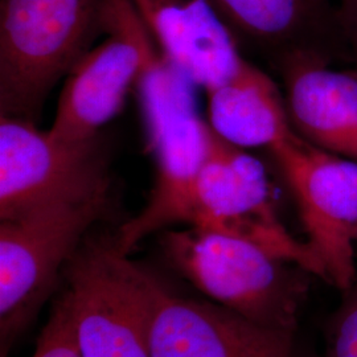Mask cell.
Here are the masks:
<instances>
[{"mask_svg":"<svg viewBox=\"0 0 357 357\" xmlns=\"http://www.w3.org/2000/svg\"><path fill=\"white\" fill-rule=\"evenodd\" d=\"M167 262L212 302L257 324L298 330L312 275L255 243L191 227L160 238Z\"/></svg>","mask_w":357,"mask_h":357,"instance_id":"cell-2","label":"cell"},{"mask_svg":"<svg viewBox=\"0 0 357 357\" xmlns=\"http://www.w3.org/2000/svg\"><path fill=\"white\" fill-rule=\"evenodd\" d=\"M33 357H81L72 303L66 290L52 306L50 319L38 336Z\"/></svg>","mask_w":357,"mask_h":357,"instance_id":"cell-15","label":"cell"},{"mask_svg":"<svg viewBox=\"0 0 357 357\" xmlns=\"http://www.w3.org/2000/svg\"><path fill=\"white\" fill-rule=\"evenodd\" d=\"M103 0H0V112L35 121L101 32Z\"/></svg>","mask_w":357,"mask_h":357,"instance_id":"cell-3","label":"cell"},{"mask_svg":"<svg viewBox=\"0 0 357 357\" xmlns=\"http://www.w3.org/2000/svg\"><path fill=\"white\" fill-rule=\"evenodd\" d=\"M64 277L81 357H151L150 271L113 236H86Z\"/></svg>","mask_w":357,"mask_h":357,"instance_id":"cell-4","label":"cell"},{"mask_svg":"<svg viewBox=\"0 0 357 357\" xmlns=\"http://www.w3.org/2000/svg\"><path fill=\"white\" fill-rule=\"evenodd\" d=\"M109 175L96 139L68 143L32 121L0 118V221L61 203L107 196Z\"/></svg>","mask_w":357,"mask_h":357,"instance_id":"cell-8","label":"cell"},{"mask_svg":"<svg viewBox=\"0 0 357 357\" xmlns=\"http://www.w3.org/2000/svg\"><path fill=\"white\" fill-rule=\"evenodd\" d=\"M188 224L255 243L326 281L308 243L296 240L282 224L262 163L215 131L192 188Z\"/></svg>","mask_w":357,"mask_h":357,"instance_id":"cell-6","label":"cell"},{"mask_svg":"<svg viewBox=\"0 0 357 357\" xmlns=\"http://www.w3.org/2000/svg\"><path fill=\"white\" fill-rule=\"evenodd\" d=\"M323 357H357V280L328 321Z\"/></svg>","mask_w":357,"mask_h":357,"instance_id":"cell-16","label":"cell"},{"mask_svg":"<svg viewBox=\"0 0 357 357\" xmlns=\"http://www.w3.org/2000/svg\"><path fill=\"white\" fill-rule=\"evenodd\" d=\"M162 56L206 90L237 76L248 61L211 0H132Z\"/></svg>","mask_w":357,"mask_h":357,"instance_id":"cell-12","label":"cell"},{"mask_svg":"<svg viewBox=\"0 0 357 357\" xmlns=\"http://www.w3.org/2000/svg\"><path fill=\"white\" fill-rule=\"evenodd\" d=\"M270 151L286 178L307 241L342 293L356 281L357 162L320 150L291 130Z\"/></svg>","mask_w":357,"mask_h":357,"instance_id":"cell-9","label":"cell"},{"mask_svg":"<svg viewBox=\"0 0 357 357\" xmlns=\"http://www.w3.org/2000/svg\"><path fill=\"white\" fill-rule=\"evenodd\" d=\"M206 94L209 126L236 147L270 150L293 130L278 88L250 63Z\"/></svg>","mask_w":357,"mask_h":357,"instance_id":"cell-14","label":"cell"},{"mask_svg":"<svg viewBox=\"0 0 357 357\" xmlns=\"http://www.w3.org/2000/svg\"><path fill=\"white\" fill-rule=\"evenodd\" d=\"M106 203L107 196L61 203L0 221V357L36 317Z\"/></svg>","mask_w":357,"mask_h":357,"instance_id":"cell-5","label":"cell"},{"mask_svg":"<svg viewBox=\"0 0 357 357\" xmlns=\"http://www.w3.org/2000/svg\"><path fill=\"white\" fill-rule=\"evenodd\" d=\"M294 131L320 150L357 162V72L337 70L311 54L275 65Z\"/></svg>","mask_w":357,"mask_h":357,"instance_id":"cell-13","label":"cell"},{"mask_svg":"<svg viewBox=\"0 0 357 357\" xmlns=\"http://www.w3.org/2000/svg\"><path fill=\"white\" fill-rule=\"evenodd\" d=\"M149 287L151 357H318L298 330L265 327L180 295L151 271Z\"/></svg>","mask_w":357,"mask_h":357,"instance_id":"cell-10","label":"cell"},{"mask_svg":"<svg viewBox=\"0 0 357 357\" xmlns=\"http://www.w3.org/2000/svg\"><path fill=\"white\" fill-rule=\"evenodd\" d=\"M101 32L102 43L86 52L65 79L48 130L60 141L96 139L160 53L132 0H103Z\"/></svg>","mask_w":357,"mask_h":357,"instance_id":"cell-7","label":"cell"},{"mask_svg":"<svg viewBox=\"0 0 357 357\" xmlns=\"http://www.w3.org/2000/svg\"><path fill=\"white\" fill-rule=\"evenodd\" d=\"M193 86L191 79L162 53L137 85L153 156L155 181L141 213L113 234L123 255H130L155 231L180 222L188 224L192 188L213 132L196 110Z\"/></svg>","mask_w":357,"mask_h":357,"instance_id":"cell-1","label":"cell"},{"mask_svg":"<svg viewBox=\"0 0 357 357\" xmlns=\"http://www.w3.org/2000/svg\"><path fill=\"white\" fill-rule=\"evenodd\" d=\"M238 45L274 65L294 54L330 59L349 53L337 0H211Z\"/></svg>","mask_w":357,"mask_h":357,"instance_id":"cell-11","label":"cell"},{"mask_svg":"<svg viewBox=\"0 0 357 357\" xmlns=\"http://www.w3.org/2000/svg\"><path fill=\"white\" fill-rule=\"evenodd\" d=\"M337 7L348 48L357 63V0H337Z\"/></svg>","mask_w":357,"mask_h":357,"instance_id":"cell-17","label":"cell"}]
</instances>
